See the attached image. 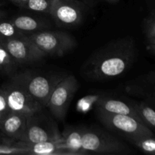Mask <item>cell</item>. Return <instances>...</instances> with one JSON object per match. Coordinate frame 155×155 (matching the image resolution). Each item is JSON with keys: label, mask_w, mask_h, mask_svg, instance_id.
Listing matches in <instances>:
<instances>
[{"label": "cell", "mask_w": 155, "mask_h": 155, "mask_svg": "<svg viewBox=\"0 0 155 155\" xmlns=\"http://www.w3.org/2000/svg\"><path fill=\"white\" fill-rule=\"evenodd\" d=\"M86 5L79 0H53L49 15L57 26L72 27L83 21Z\"/></svg>", "instance_id": "obj_8"}, {"label": "cell", "mask_w": 155, "mask_h": 155, "mask_svg": "<svg viewBox=\"0 0 155 155\" xmlns=\"http://www.w3.org/2000/svg\"><path fill=\"white\" fill-rule=\"evenodd\" d=\"M11 111L27 116L42 110L34 101L27 87V71L14 74L2 87Z\"/></svg>", "instance_id": "obj_2"}, {"label": "cell", "mask_w": 155, "mask_h": 155, "mask_svg": "<svg viewBox=\"0 0 155 155\" xmlns=\"http://www.w3.org/2000/svg\"><path fill=\"white\" fill-rule=\"evenodd\" d=\"M104 1L107 2H110V3H116V2H117L119 0H104Z\"/></svg>", "instance_id": "obj_27"}, {"label": "cell", "mask_w": 155, "mask_h": 155, "mask_svg": "<svg viewBox=\"0 0 155 155\" xmlns=\"http://www.w3.org/2000/svg\"><path fill=\"white\" fill-rule=\"evenodd\" d=\"M53 0H28L22 8L39 13L49 14Z\"/></svg>", "instance_id": "obj_22"}, {"label": "cell", "mask_w": 155, "mask_h": 155, "mask_svg": "<svg viewBox=\"0 0 155 155\" xmlns=\"http://www.w3.org/2000/svg\"><path fill=\"white\" fill-rule=\"evenodd\" d=\"M147 101H142L140 103L131 101L135 110L141 121L144 125L151 130H154L155 126V112L154 107Z\"/></svg>", "instance_id": "obj_17"}, {"label": "cell", "mask_w": 155, "mask_h": 155, "mask_svg": "<svg viewBox=\"0 0 155 155\" xmlns=\"http://www.w3.org/2000/svg\"><path fill=\"white\" fill-rule=\"evenodd\" d=\"M4 17H5V12H3V11L0 10V20L2 19Z\"/></svg>", "instance_id": "obj_26"}, {"label": "cell", "mask_w": 155, "mask_h": 155, "mask_svg": "<svg viewBox=\"0 0 155 155\" xmlns=\"http://www.w3.org/2000/svg\"><path fill=\"white\" fill-rule=\"evenodd\" d=\"M136 55L137 48L133 37L110 41L88 58L82 65L80 74L93 81L120 77L131 68Z\"/></svg>", "instance_id": "obj_1"}, {"label": "cell", "mask_w": 155, "mask_h": 155, "mask_svg": "<svg viewBox=\"0 0 155 155\" xmlns=\"http://www.w3.org/2000/svg\"><path fill=\"white\" fill-rule=\"evenodd\" d=\"M78 89V81L73 75L65 76L53 90L46 107L58 120L65 118L70 104Z\"/></svg>", "instance_id": "obj_7"}, {"label": "cell", "mask_w": 155, "mask_h": 155, "mask_svg": "<svg viewBox=\"0 0 155 155\" xmlns=\"http://www.w3.org/2000/svg\"><path fill=\"white\" fill-rule=\"evenodd\" d=\"M83 131L84 128L69 127L61 135L64 145L70 154H82L86 153L82 148Z\"/></svg>", "instance_id": "obj_15"}, {"label": "cell", "mask_w": 155, "mask_h": 155, "mask_svg": "<svg viewBox=\"0 0 155 155\" xmlns=\"http://www.w3.org/2000/svg\"><path fill=\"white\" fill-rule=\"evenodd\" d=\"M41 111L42 110L27 116L25 132L20 142L29 144L48 141L63 142V138L55 124L41 114Z\"/></svg>", "instance_id": "obj_6"}, {"label": "cell", "mask_w": 155, "mask_h": 155, "mask_svg": "<svg viewBox=\"0 0 155 155\" xmlns=\"http://www.w3.org/2000/svg\"><path fill=\"white\" fill-rule=\"evenodd\" d=\"M143 32L145 34L146 48L149 53L154 54L155 52V14L152 10L151 13L144 19Z\"/></svg>", "instance_id": "obj_19"}, {"label": "cell", "mask_w": 155, "mask_h": 155, "mask_svg": "<svg viewBox=\"0 0 155 155\" xmlns=\"http://www.w3.org/2000/svg\"><path fill=\"white\" fill-rule=\"evenodd\" d=\"M20 142V141H18ZM26 149L28 154L38 155H58V154H70L66 150L63 142L48 141V142H38V143H25L20 142Z\"/></svg>", "instance_id": "obj_14"}, {"label": "cell", "mask_w": 155, "mask_h": 155, "mask_svg": "<svg viewBox=\"0 0 155 155\" xmlns=\"http://www.w3.org/2000/svg\"><path fill=\"white\" fill-rule=\"evenodd\" d=\"M27 36L46 56H63L77 45L74 36L63 31H39Z\"/></svg>", "instance_id": "obj_3"}, {"label": "cell", "mask_w": 155, "mask_h": 155, "mask_svg": "<svg viewBox=\"0 0 155 155\" xmlns=\"http://www.w3.org/2000/svg\"><path fill=\"white\" fill-rule=\"evenodd\" d=\"M28 154L27 150L25 147L17 142L14 145H0V154Z\"/></svg>", "instance_id": "obj_23"}, {"label": "cell", "mask_w": 155, "mask_h": 155, "mask_svg": "<svg viewBox=\"0 0 155 155\" xmlns=\"http://www.w3.org/2000/svg\"><path fill=\"white\" fill-rule=\"evenodd\" d=\"M129 142L146 154H155V141L154 136H142L130 140Z\"/></svg>", "instance_id": "obj_21"}, {"label": "cell", "mask_w": 155, "mask_h": 155, "mask_svg": "<svg viewBox=\"0 0 155 155\" xmlns=\"http://www.w3.org/2000/svg\"><path fill=\"white\" fill-rule=\"evenodd\" d=\"M27 117L23 114L10 111L0 121V130L10 139L20 141L25 132Z\"/></svg>", "instance_id": "obj_11"}, {"label": "cell", "mask_w": 155, "mask_h": 155, "mask_svg": "<svg viewBox=\"0 0 155 155\" xmlns=\"http://www.w3.org/2000/svg\"><path fill=\"white\" fill-rule=\"evenodd\" d=\"M97 115L104 127L124 136L128 141L142 136H154L151 129L131 116L106 113L98 110Z\"/></svg>", "instance_id": "obj_5"}, {"label": "cell", "mask_w": 155, "mask_h": 155, "mask_svg": "<svg viewBox=\"0 0 155 155\" xmlns=\"http://www.w3.org/2000/svg\"><path fill=\"white\" fill-rule=\"evenodd\" d=\"M154 72L151 71L130 82L126 87V91L132 95L154 101Z\"/></svg>", "instance_id": "obj_12"}, {"label": "cell", "mask_w": 155, "mask_h": 155, "mask_svg": "<svg viewBox=\"0 0 155 155\" xmlns=\"http://www.w3.org/2000/svg\"><path fill=\"white\" fill-rule=\"evenodd\" d=\"M8 1H10L11 2H12L14 5H15L18 6V7L22 8L23 6L27 3V2L28 1V0H8Z\"/></svg>", "instance_id": "obj_25"}, {"label": "cell", "mask_w": 155, "mask_h": 155, "mask_svg": "<svg viewBox=\"0 0 155 155\" xmlns=\"http://www.w3.org/2000/svg\"><path fill=\"white\" fill-rule=\"evenodd\" d=\"M65 77L63 74L51 76L32 75L27 71V87L29 93L42 109L46 107L53 90Z\"/></svg>", "instance_id": "obj_9"}, {"label": "cell", "mask_w": 155, "mask_h": 155, "mask_svg": "<svg viewBox=\"0 0 155 155\" xmlns=\"http://www.w3.org/2000/svg\"><path fill=\"white\" fill-rule=\"evenodd\" d=\"M82 148L86 153L125 154L130 153L127 145L99 129H85L82 137Z\"/></svg>", "instance_id": "obj_4"}, {"label": "cell", "mask_w": 155, "mask_h": 155, "mask_svg": "<svg viewBox=\"0 0 155 155\" xmlns=\"http://www.w3.org/2000/svg\"><path fill=\"white\" fill-rule=\"evenodd\" d=\"M11 21L0 20V40L5 41L24 36Z\"/></svg>", "instance_id": "obj_20"}, {"label": "cell", "mask_w": 155, "mask_h": 155, "mask_svg": "<svg viewBox=\"0 0 155 155\" xmlns=\"http://www.w3.org/2000/svg\"><path fill=\"white\" fill-rule=\"evenodd\" d=\"M10 111L5 92L4 89L1 87L0 88V121L4 119Z\"/></svg>", "instance_id": "obj_24"}, {"label": "cell", "mask_w": 155, "mask_h": 155, "mask_svg": "<svg viewBox=\"0 0 155 155\" xmlns=\"http://www.w3.org/2000/svg\"><path fill=\"white\" fill-rule=\"evenodd\" d=\"M14 25L26 35L36 33L45 28V21L28 15H19L11 20Z\"/></svg>", "instance_id": "obj_16"}, {"label": "cell", "mask_w": 155, "mask_h": 155, "mask_svg": "<svg viewBox=\"0 0 155 155\" xmlns=\"http://www.w3.org/2000/svg\"><path fill=\"white\" fill-rule=\"evenodd\" d=\"M2 42L18 64L34 63L46 56L28 39L27 35Z\"/></svg>", "instance_id": "obj_10"}, {"label": "cell", "mask_w": 155, "mask_h": 155, "mask_svg": "<svg viewBox=\"0 0 155 155\" xmlns=\"http://www.w3.org/2000/svg\"><path fill=\"white\" fill-rule=\"evenodd\" d=\"M4 2L3 0H0V2Z\"/></svg>", "instance_id": "obj_29"}, {"label": "cell", "mask_w": 155, "mask_h": 155, "mask_svg": "<svg viewBox=\"0 0 155 155\" xmlns=\"http://www.w3.org/2000/svg\"><path fill=\"white\" fill-rule=\"evenodd\" d=\"M95 107H96V110H101V111L106 112V113L131 116L137 120L138 121L142 123L140 118L139 117L137 113L135 110L131 101L126 102V101L120 99L102 97V98H99L98 99H97V101H95Z\"/></svg>", "instance_id": "obj_13"}, {"label": "cell", "mask_w": 155, "mask_h": 155, "mask_svg": "<svg viewBox=\"0 0 155 155\" xmlns=\"http://www.w3.org/2000/svg\"><path fill=\"white\" fill-rule=\"evenodd\" d=\"M18 64L8 51L4 44L0 41V74L12 77L16 74Z\"/></svg>", "instance_id": "obj_18"}, {"label": "cell", "mask_w": 155, "mask_h": 155, "mask_svg": "<svg viewBox=\"0 0 155 155\" xmlns=\"http://www.w3.org/2000/svg\"><path fill=\"white\" fill-rule=\"evenodd\" d=\"M5 4V2H0V6L4 5Z\"/></svg>", "instance_id": "obj_28"}]
</instances>
